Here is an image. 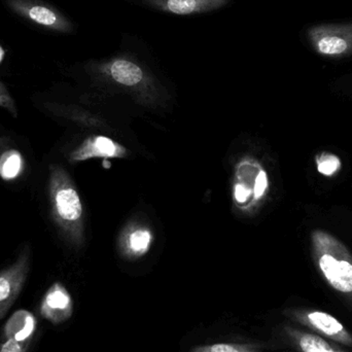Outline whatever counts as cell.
I'll use <instances>...</instances> for the list:
<instances>
[{"label": "cell", "instance_id": "8", "mask_svg": "<svg viewBox=\"0 0 352 352\" xmlns=\"http://www.w3.org/2000/svg\"><path fill=\"white\" fill-rule=\"evenodd\" d=\"M39 311L51 324H64L74 314V300L61 283H53L43 296Z\"/></svg>", "mask_w": 352, "mask_h": 352}, {"label": "cell", "instance_id": "10", "mask_svg": "<svg viewBox=\"0 0 352 352\" xmlns=\"http://www.w3.org/2000/svg\"><path fill=\"white\" fill-rule=\"evenodd\" d=\"M36 327V318L31 312L23 309L18 310L4 324L1 340L14 339L16 342L30 344Z\"/></svg>", "mask_w": 352, "mask_h": 352}, {"label": "cell", "instance_id": "13", "mask_svg": "<svg viewBox=\"0 0 352 352\" xmlns=\"http://www.w3.org/2000/svg\"><path fill=\"white\" fill-rule=\"evenodd\" d=\"M264 345L252 342H221L198 345L190 352H263Z\"/></svg>", "mask_w": 352, "mask_h": 352}, {"label": "cell", "instance_id": "6", "mask_svg": "<svg viewBox=\"0 0 352 352\" xmlns=\"http://www.w3.org/2000/svg\"><path fill=\"white\" fill-rule=\"evenodd\" d=\"M130 6L178 16H200L223 10L236 0H122Z\"/></svg>", "mask_w": 352, "mask_h": 352}, {"label": "cell", "instance_id": "7", "mask_svg": "<svg viewBox=\"0 0 352 352\" xmlns=\"http://www.w3.org/2000/svg\"><path fill=\"white\" fill-rule=\"evenodd\" d=\"M30 260L31 250L26 246L14 263L0 272V320L22 292L30 270Z\"/></svg>", "mask_w": 352, "mask_h": 352}, {"label": "cell", "instance_id": "11", "mask_svg": "<svg viewBox=\"0 0 352 352\" xmlns=\"http://www.w3.org/2000/svg\"><path fill=\"white\" fill-rule=\"evenodd\" d=\"M117 155L118 148L116 144L109 138L99 136L94 140H87L78 150L72 152L70 161L78 162V161L87 160L92 157H113L117 156Z\"/></svg>", "mask_w": 352, "mask_h": 352}, {"label": "cell", "instance_id": "4", "mask_svg": "<svg viewBox=\"0 0 352 352\" xmlns=\"http://www.w3.org/2000/svg\"><path fill=\"white\" fill-rule=\"evenodd\" d=\"M283 316L310 332L337 344L352 349V333L338 318L314 308H287Z\"/></svg>", "mask_w": 352, "mask_h": 352}, {"label": "cell", "instance_id": "1", "mask_svg": "<svg viewBox=\"0 0 352 352\" xmlns=\"http://www.w3.org/2000/svg\"><path fill=\"white\" fill-rule=\"evenodd\" d=\"M314 266L327 285L352 306V254L330 232L316 229L310 234Z\"/></svg>", "mask_w": 352, "mask_h": 352}, {"label": "cell", "instance_id": "9", "mask_svg": "<svg viewBox=\"0 0 352 352\" xmlns=\"http://www.w3.org/2000/svg\"><path fill=\"white\" fill-rule=\"evenodd\" d=\"M283 333L287 342L298 352H344L327 339L289 324L283 327Z\"/></svg>", "mask_w": 352, "mask_h": 352}, {"label": "cell", "instance_id": "19", "mask_svg": "<svg viewBox=\"0 0 352 352\" xmlns=\"http://www.w3.org/2000/svg\"><path fill=\"white\" fill-rule=\"evenodd\" d=\"M250 194H252V192H250V188H245V186H242V184H237V186H236L235 198L238 202H245L248 197L250 196Z\"/></svg>", "mask_w": 352, "mask_h": 352}, {"label": "cell", "instance_id": "18", "mask_svg": "<svg viewBox=\"0 0 352 352\" xmlns=\"http://www.w3.org/2000/svg\"><path fill=\"white\" fill-rule=\"evenodd\" d=\"M29 345L27 343H20L14 339H6L0 343V352H26Z\"/></svg>", "mask_w": 352, "mask_h": 352}, {"label": "cell", "instance_id": "3", "mask_svg": "<svg viewBox=\"0 0 352 352\" xmlns=\"http://www.w3.org/2000/svg\"><path fill=\"white\" fill-rule=\"evenodd\" d=\"M8 10L31 24L60 34H72L76 25L67 14L43 0H3Z\"/></svg>", "mask_w": 352, "mask_h": 352}, {"label": "cell", "instance_id": "14", "mask_svg": "<svg viewBox=\"0 0 352 352\" xmlns=\"http://www.w3.org/2000/svg\"><path fill=\"white\" fill-rule=\"evenodd\" d=\"M316 169L326 177H334L342 169V161L331 152H320L316 156Z\"/></svg>", "mask_w": 352, "mask_h": 352}, {"label": "cell", "instance_id": "17", "mask_svg": "<svg viewBox=\"0 0 352 352\" xmlns=\"http://www.w3.org/2000/svg\"><path fill=\"white\" fill-rule=\"evenodd\" d=\"M267 190H268V176L264 170H260V173L256 175V182H254V198H262L266 194Z\"/></svg>", "mask_w": 352, "mask_h": 352}, {"label": "cell", "instance_id": "15", "mask_svg": "<svg viewBox=\"0 0 352 352\" xmlns=\"http://www.w3.org/2000/svg\"><path fill=\"white\" fill-rule=\"evenodd\" d=\"M150 233L144 230H138L130 236V248L135 252H146L150 245Z\"/></svg>", "mask_w": 352, "mask_h": 352}, {"label": "cell", "instance_id": "2", "mask_svg": "<svg viewBox=\"0 0 352 352\" xmlns=\"http://www.w3.org/2000/svg\"><path fill=\"white\" fill-rule=\"evenodd\" d=\"M50 215L56 227L70 239L80 236L82 205L69 175L58 165L50 166L47 182Z\"/></svg>", "mask_w": 352, "mask_h": 352}, {"label": "cell", "instance_id": "12", "mask_svg": "<svg viewBox=\"0 0 352 352\" xmlns=\"http://www.w3.org/2000/svg\"><path fill=\"white\" fill-rule=\"evenodd\" d=\"M24 158L19 151L8 148L0 153V177L6 182L16 179L24 171Z\"/></svg>", "mask_w": 352, "mask_h": 352}, {"label": "cell", "instance_id": "20", "mask_svg": "<svg viewBox=\"0 0 352 352\" xmlns=\"http://www.w3.org/2000/svg\"><path fill=\"white\" fill-rule=\"evenodd\" d=\"M4 55H6V52L0 47V63H1L2 60H3Z\"/></svg>", "mask_w": 352, "mask_h": 352}, {"label": "cell", "instance_id": "16", "mask_svg": "<svg viewBox=\"0 0 352 352\" xmlns=\"http://www.w3.org/2000/svg\"><path fill=\"white\" fill-rule=\"evenodd\" d=\"M0 107L6 109L14 118L18 117V109L16 102L8 92L6 87L0 82Z\"/></svg>", "mask_w": 352, "mask_h": 352}, {"label": "cell", "instance_id": "5", "mask_svg": "<svg viewBox=\"0 0 352 352\" xmlns=\"http://www.w3.org/2000/svg\"><path fill=\"white\" fill-rule=\"evenodd\" d=\"M306 34L312 49L320 55L330 58L352 55V23L316 25Z\"/></svg>", "mask_w": 352, "mask_h": 352}]
</instances>
